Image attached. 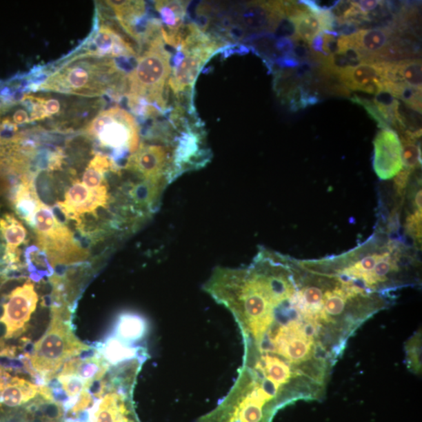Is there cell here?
<instances>
[{
    "label": "cell",
    "mask_w": 422,
    "mask_h": 422,
    "mask_svg": "<svg viewBox=\"0 0 422 422\" xmlns=\"http://www.w3.org/2000/svg\"><path fill=\"white\" fill-rule=\"evenodd\" d=\"M145 45L128 75L126 95L133 109L150 117L167 111L163 93L172 72L171 54L164 47L162 35Z\"/></svg>",
    "instance_id": "2"
},
{
    "label": "cell",
    "mask_w": 422,
    "mask_h": 422,
    "mask_svg": "<svg viewBox=\"0 0 422 422\" xmlns=\"http://www.w3.org/2000/svg\"><path fill=\"white\" fill-rule=\"evenodd\" d=\"M402 145V160L403 168L416 171L421 168V151L420 148V137L412 134H401Z\"/></svg>",
    "instance_id": "22"
},
{
    "label": "cell",
    "mask_w": 422,
    "mask_h": 422,
    "mask_svg": "<svg viewBox=\"0 0 422 422\" xmlns=\"http://www.w3.org/2000/svg\"><path fill=\"white\" fill-rule=\"evenodd\" d=\"M5 314L4 304L0 303V320H3Z\"/></svg>",
    "instance_id": "32"
},
{
    "label": "cell",
    "mask_w": 422,
    "mask_h": 422,
    "mask_svg": "<svg viewBox=\"0 0 422 422\" xmlns=\"http://www.w3.org/2000/svg\"><path fill=\"white\" fill-rule=\"evenodd\" d=\"M0 232L7 243L6 248L9 249L19 248L28 236L26 228L11 214H5L0 218Z\"/></svg>",
    "instance_id": "20"
},
{
    "label": "cell",
    "mask_w": 422,
    "mask_h": 422,
    "mask_svg": "<svg viewBox=\"0 0 422 422\" xmlns=\"http://www.w3.org/2000/svg\"><path fill=\"white\" fill-rule=\"evenodd\" d=\"M29 279L39 283L45 277H51L54 273L48 256L37 246L32 245L25 253Z\"/></svg>",
    "instance_id": "19"
},
{
    "label": "cell",
    "mask_w": 422,
    "mask_h": 422,
    "mask_svg": "<svg viewBox=\"0 0 422 422\" xmlns=\"http://www.w3.org/2000/svg\"><path fill=\"white\" fill-rule=\"evenodd\" d=\"M57 379L62 389L69 397L78 396L82 391L86 390V381L78 376L77 374H59Z\"/></svg>",
    "instance_id": "24"
},
{
    "label": "cell",
    "mask_w": 422,
    "mask_h": 422,
    "mask_svg": "<svg viewBox=\"0 0 422 422\" xmlns=\"http://www.w3.org/2000/svg\"><path fill=\"white\" fill-rule=\"evenodd\" d=\"M385 81L403 82L421 90V61L419 59L386 63Z\"/></svg>",
    "instance_id": "16"
},
{
    "label": "cell",
    "mask_w": 422,
    "mask_h": 422,
    "mask_svg": "<svg viewBox=\"0 0 422 422\" xmlns=\"http://www.w3.org/2000/svg\"><path fill=\"white\" fill-rule=\"evenodd\" d=\"M96 349L110 365H117L137 357L149 356L148 350L142 345L125 342L114 334L106 340L105 343H99Z\"/></svg>",
    "instance_id": "14"
},
{
    "label": "cell",
    "mask_w": 422,
    "mask_h": 422,
    "mask_svg": "<svg viewBox=\"0 0 422 422\" xmlns=\"http://www.w3.org/2000/svg\"><path fill=\"white\" fill-rule=\"evenodd\" d=\"M291 20L294 23L298 37L309 44L320 33L332 32L336 21L331 11L319 14L308 11Z\"/></svg>",
    "instance_id": "15"
},
{
    "label": "cell",
    "mask_w": 422,
    "mask_h": 422,
    "mask_svg": "<svg viewBox=\"0 0 422 422\" xmlns=\"http://www.w3.org/2000/svg\"><path fill=\"white\" fill-rule=\"evenodd\" d=\"M67 219L81 224L82 214L89 213L97 217L99 208H108L110 194L108 184L97 189H90L83 183L74 181L66 192V201L57 203Z\"/></svg>",
    "instance_id": "6"
},
{
    "label": "cell",
    "mask_w": 422,
    "mask_h": 422,
    "mask_svg": "<svg viewBox=\"0 0 422 422\" xmlns=\"http://www.w3.org/2000/svg\"><path fill=\"white\" fill-rule=\"evenodd\" d=\"M356 3L363 13L365 14L374 10L383 3V1H377V0H363V1H356Z\"/></svg>",
    "instance_id": "30"
},
{
    "label": "cell",
    "mask_w": 422,
    "mask_h": 422,
    "mask_svg": "<svg viewBox=\"0 0 422 422\" xmlns=\"http://www.w3.org/2000/svg\"><path fill=\"white\" fill-rule=\"evenodd\" d=\"M421 330L416 332L405 343L407 367L414 374H421Z\"/></svg>",
    "instance_id": "23"
},
{
    "label": "cell",
    "mask_w": 422,
    "mask_h": 422,
    "mask_svg": "<svg viewBox=\"0 0 422 422\" xmlns=\"http://www.w3.org/2000/svg\"><path fill=\"white\" fill-rule=\"evenodd\" d=\"M374 172L381 180L394 179L403 169L400 137L392 129H382L373 141Z\"/></svg>",
    "instance_id": "9"
},
{
    "label": "cell",
    "mask_w": 422,
    "mask_h": 422,
    "mask_svg": "<svg viewBox=\"0 0 422 422\" xmlns=\"http://www.w3.org/2000/svg\"><path fill=\"white\" fill-rule=\"evenodd\" d=\"M39 394V385L19 377H12L5 386L1 401L6 406L16 408L32 400Z\"/></svg>",
    "instance_id": "18"
},
{
    "label": "cell",
    "mask_w": 422,
    "mask_h": 422,
    "mask_svg": "<svg viewBox=\"0 0 422 422\" xmlns=\"http://www.w3.org/2000/svg\"><path fill=\"white\" fill-rule=\"evenodd\" d=\"M390 28H372L359 30L351 35L354 45L368 59L369 63L383 62L380 61L392 39Z\"/></svg>",
    "instance_id": "12"
},
{
    "label": "cell",
    "mask_w": 422,
    "mask_h": 422,
    "mask_svg": "<svg viewBox=\"0 0 422 422\" xmlns=\"http://www.w3.org/2000/svg\"><path fill=\"white\" fill-rule=\"evenodd\" d=\"M156 9L163 23L161 34L163 42L176 49V37L183 26L188 3L183 1H157Z\"/></svg>",
    "instance_id": "13"
},
{
    "label": "cell",
    "mask_w": 422,
    "mask_h": 422,
    "mask_svg": "<svg viewBox=\"0 0 422 422\" xmlns=\"http://www.w3.org/2000/svg\"><path fill=\"white\" fill-rule=\"evenodd\" d=\"M37 243L48 256L52 268L84 261L89 252L80 246L66 225L59 221L50 207L41 204L34 216Z\"/></svg>",
    "instance_id": "5"
},
{
    "label": "cell",
    "mask_w": 422,
    "mask_h": 422,
    "mask_svg": "<svg viewBox=\"0 0 422 422\" xmlns=\"http://www.w3.org/2000/svg\"><path fill=\"white\" fill-rule=\"evenodd\" d=\"M386 62L365 63L345 68L336 74L349 90L376 95L384 90Z\"/></svg>",
    "instance_id": "11"
},
{
    "label": "cell",
    "mask_w": 422,
    "mask_h": 422,
    "mask_svg": "<svg viewBox=\"0 0 422 422\" xmlns=\"http://www.w3.org/2000/svg\"><path fill=\"white\" fill-rule=\"evenodd\" d=\"M88 136L112 152L110 159L121 171L139 148V129L133 116L124 109L112 108L99 112L88 125Z\"/></svg>",
    "instance_id": "3"
},
{
    "label": "cell",
    "mask_w": 422,
    "mask_h": 422,
    "mask_svg": "<svg viewBox=\"0 0 422 422\" xmlns=\"http://www.w3.org/2000/svg\"><path fill=\"white\" fill-rule=\"evenodd\" d=\"M103 172L90 165L88 166L83 174V184L90 189H97L107 184Z\"/></svg>",
    "instance_id": "27"
},
{
    "label": "cell",
    "mask_w": 422,
    "mask_h": 422,
    "mask_svg": "<svg viewBox=\"0 0 422 422\" xmlns=\"http://www.w3.org/2000/svg\"><path fill=\"white\" fill-rule=\"evenodd\" d=\"M92 403V396L87 390H83L78 396L77 402L74 407L70 409L74 414L83 412L84 410L91 406Z\"/></svg>",
    "instance_id": "29"
},
{
    "label": "cell",
    "mask_w": 422,
    "mask_h": 422,
    "mask_svg": "<svg viewBox=\"0 0 422 422\" xmlns=\"http://www.w3.org/2000/svg\"><path fill=\"white\" fill-rule=\"evenodd\" d=\"M8 299L4 304L3 321L8 325L9 339H17L28 330L27 323L37 308L39 297L34 284L28 281L12 291Z\"/></svg>",
    "instance_id": "10"
},
{
    "label": "cell",
    "mask_w": 422,
    "mask_h": 422,
    "mask_svg": "<svg viewBox=\"0 0 422 422\" xmlns=\"http://www.w3.org/2000/svg\"><path fill=\"white\" fill-rule=\"evenodd\" d=\"M38 90L83 97H120L128 91V76L113 58L89 52L59 68Z\"/></svg>",
    "instance_id": "1"
},
{
    "label": "cell",
    "mask_w": 422,
    "mask_h": 422,
    "mask_svg": "<svg viewBox=\"0 0 422 422\" xmlns=\"http://www.w3.org/2000/svg\"><path fill=\"white\" fill-rule=\"evenodd\" d=\"M301 3L313 13L319 14L323 12H330L336 7L339 1H313V0H302Z\"/></svg>",
    "instance_id": "28"
},
{
    "label": "cell",
    "mask_w": 422,
    "mask_h": 422,
    "mask_svg": "<svg viewBox=\"0 0 422 422\" xmlns=\"http://www.w3.org/2000/svg\"><path fill=\"white\" fill-rule=\"evenodd\" d=\"M384 90L390 91L396 99H400L408 107L421 114V90L414 89L403 82H384Z\"/></svg>",
    "instance_id": "21"
},
{
    "label": "cell",
    "mask_w": 422,
    "mask_h": 422,
    "mask_svg": "<svg viewBox=\"0 0 422 422\" xmlns=\"http://www.w3.org/2000/svg\"><path fill=\"white\" fill-rule=\"evenodd\" d=\"M280 1L249 2L233 9L231 17L226 19L230 26H236L248 31L263 33L273 32L281 17Z\"/></svg>",
    "instance_id": "7"
},
{
    "label": "cell",
    "mask_w": 422,
    "mask_h": 422,
    "mask_svg": "<svg viewBox=\"0 0 422 422\" xmlns=\"http://www.w3.org/2000/svg\"><path fill=\"white\" fill-rule=\"evenodd\" d=\"M89 348V345L75 337L68 322L52 315L49 330L34 345L31 356L32 366L46 385L56 378L67 360L79 356L82 351Z\"/></svg>",
    "instance_id": "4"
},
{
    "label": "cell",
    "mask_w": 422,
    "mask_h": 422,
    "mask_svg": "<svg viewBox=\"0 0 422 422\" xmlns=\"http://www.w3.org/2000/svg\"><path fill=\"white\" fill-rule=\"evenodd\" d=\"M148 331V322L143 316L125 312L117 318L113 334L125 342L137 343L142 341Z\"/></svg>",
    "instance_id": "17"
},
{
    "label": "cell",
    "mask_w": 422,
    "mask_h": 422,
    "mask_svg": "<svg viewBox=\"0 0 422 422\" xmlns=\"http://www.w3.org/2000/svg\"><path fill=\"white\" fill-rule=\"evenodd\" d=\"M223 45L225 44L221 41L212 38L195 48L183 52L185 57L179 66L174 68L171 78L168 81L170 89L175 97L192 89L203 64Z\"/></svg>",
    "instance_id": "8"
},
{
    "label": "cell",
    "mask_w": 422,
    "mask_h": 422,
    "mask_svg": "<svg viewBox=\"0 0 422 422\" xmlns=\"http://www.w3.org/2000/svg\"><path fill=\"white\" fill-rule=\"evenodd\" d=\"M9 339V328L7 323L0 320V345L4 348V341Z\"/></svg>",
    "instance_id": "31"
},
{
    "label": "cell",
    "mask_w": 422,
    "mask_h": 422,
    "mask_svg": "<svg viewBox=\"0 0 422 422\" xmlns=\"http://www.w3.org/2000/svg\"><path fill=\"white\" fill-rule=\"evenodd\" d=\"M277 39H294L298 37L294 23L285 16H283L275 25L273 32Z\"/></svg>",
    "instance_id": "26"
},
{
    "label": "cell",
    "mask_w": 422,
    "mask_h": 422,
    "mask_svg": "<svg viewBox=\"0 0 422 422\" xmlns=\"http://www.w3.org/2000/svg\"><path fill=\"white\" fill-rule=\"evenodd\" d=\"M351 101L362 106L365 108L372 119L377 123L378 126L382 129H392L388 121H386L385 117L381 112L377 106L375 105L373 101L366 98H362L359 96H354L351 98Z\"/></svg>",
    "instance_id": "25"
}]
</instances>
